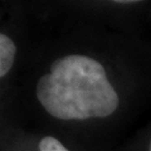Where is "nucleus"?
Instances as JSON below:
<instances>
[{
	"label": "nucleus",
	"instance_id": "f257e3e1",
	"mask_svg": "<svg viewBox=\"0 0 151 151\" xmlns=\"http://www.w3.org/2000/svg\"><path fill=\"white\" fill-rule=\"evenodd\" d=\"M37 97L59 120L107 117L119 106V94L103 65L87 55H65L50 65L37 83Z\"/></svg>",
	"mask_w": 151,
	"mask_h": 151
},
{
	"label": "nucleus",
	"instance_id": "f03ea898",
	"mask_svg": "<svg viewBox=\"0 0 151 151\" xmlns=\"http://www.w3.org/2000/svg\"><path fill=\"white\" fill-rule=\"evenodd\" d=\"M17 48L14 42L8 35L0 33V78L4 77L15 60Z\"/></svg>",
	"mask_w": 151,
	"mask_h": 151
},
{
	"label": "nucleus",
	"instance_id": "7ed1b4c3",
	"mask_svg": "<svg viewBox=\"0 0 151 151\" xmlns=\"http://www.w3.org/2000/svg\"><path fill=\"white\" fill-rule=\"evenodd\" d=\"M39 151H69V150L55 137L45 136L39 142Z\"/></svg>",
	"mask_w": 151,
	"mask_h": 151
},
{
	"label": "nucleus",
	"instance_id": "20e7f679",
	"mask_svg": "<svg viewBox=\"0 0 151 151\" xmlns=\"http://www.w3.org/2000/svg\"><path fill=\"white\" fill-rule=\"evenodd\" d=\"M149 151H151V142H150V149H149Z\"/></svg>",
	"mask_w": 151,
	"mask_h": 151
}]
</instances>
